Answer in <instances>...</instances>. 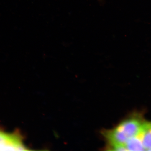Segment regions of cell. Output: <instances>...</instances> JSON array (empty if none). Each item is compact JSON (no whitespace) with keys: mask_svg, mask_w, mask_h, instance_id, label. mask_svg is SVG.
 Listing matches in <instances>:
<instances>
[{"mask_svg":"<svg viewBox=\"0 0 151 151\" xmlns=\"http://www.w3.org/2000/svg\"><path fill=\"white\" fill-rule=\"evenodd\" d=\"M147 121L142 113L134 112L112 129L102 130L101 135L106 143L104 148L107 150H126V143L141 133Z\"/></svg>","mask_w":151,"mask_h":151,"instance_id":"cell-1","label":"cell"},{"mask_svg":"<svg viewBox=\"0 0 151 151\" xmlns=\"http://www.w3.org/2000/svg\"><path fill=\"white\" fill-rule=\"evenodd\" d=\"M27 148L19 134L0 131V150H28Z\"/></svg>","mask_w":151,"mask_h":151,"instance_id":"cell-2","label":"cell"},{"mask_svg":"<svg viewBox=\"0 0 151 151\" xmlns=\"http://www.w3.org/2000/svg\"><path fill=\"white\" fill-rule=\"evenodd\" d=\"M141 136L145 150L151 151V122H147Z\"/></svg>","mask_w":151,"mask_h":151,"instance_id":"cell-3","label":"cell"},{"mask_svg":"<svg viewBox=\"0 0 151 151\" xmlns=\"http://www.w3.org/2000/svg\"><path fill=\"white\" fill-rule=\"evenodd\" d=\"M141 133L137 136L132 138L127 142L125 145L126 150H145L142 141Z\"/></svg>","mask_w":151,"mask_h":151,"instance_id":"cell-4","label":"cell"}]
</instances>
